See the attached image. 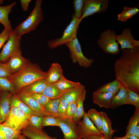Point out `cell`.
I'll return each instance as SVG.
<instances>
[{"label": "cell", "instance_id": "c3c4849f", "mask_svg": "<svg viewBox=\"0 0 139 139\" xmlns=\"http://www.w3.org/2000/svg\"><path fill=\"white\" fill-rule=\"evenodd\" d=\"M17 139H28V138H26V137L24 135L23 136H21L19 138Z\"/></svg>", "mask_w": 139, "mask_h": 139}, {"label": "cell", "instance_id": "5bb4252c", "mask_svg": "<svg viewBox=\"0 0 139 139\" xmlns=\"http://www.w3.org/2000/svg\"><path fill=\"white\" fill-rule=\"evenodd\" d=\"M12 93L3 91L0 98V123L2 124L6 120L9 114L11 107L10 101Z\"/></svg>", "mask_w": 139, "mask_h": 139}, {"label": "cell", "instance_id": "7bdbcfd3", "mask_svg": "<svg viewBox=\"0 0 139 139\" xmlns=\"http://www.w3.org/2000/svg\"><path fill=\"white\" fill-rule=\"evenodd\" d=\"M11 32L4 28L0 33V50L4 43L8 40Z\"/></svg>", "mask_w": 139, "mask_h": 139}, {"label": "cell", "instance_id": "1f68e13d", "mask_svg": "<svg viewBox=\"0 0 139 139\" xmlns=\"http://www.w3.org/2000/svg\"><path fill=\"white\" fill-rule=\"evenodd\" d=\"M139 123V110H135L129 120L126 128V134L125 136L127 137L133 134Z\"/></svg>", "mask_w": 139, "mask_h": 139}, {"label": "cell", "instance_id": "f6af8a7d", "mask_svg": "<svg viewBox=\"0 0 139 139\" xmlns=\"http://www.w3.org/2000/svg\"><path fill=\"white\" fill-rule=\"evenodd\" d=\"M87 139H110L103 135H93L89 137Z\"/></svg>", "mask_w": 139, "mask_h": 139}, {"label": "cell", "instance_id": "8d00e7d4", "mask_svg": "<svg viewBox=\"0 0 139 139\" xmlns=\"http://www.w3.org/2000/svg\"><path fill=\"white\" fill-rule=\"evenodd\" d=\"M43 117L32 115L30 117L29 125L38 129L42 130V121Z\"/></svg>", "mask_w": 139, "mask_h": 139}, {"label": "cell", "instance_id": "e575fe53", "mask_svg": "<svg viewBox=\"0 0 139 139\" xmlns=\"http://www.w3.org/2000/svg\"><path fill=\"white\" fill-rule=\"evenodd\" d=\"M126 89L128 104L134 106L136 110H139V94L129 89Z\"/></svg>", "mask_w": 139, "mask_h": 139}, {"label": "cell", "instance_id": "f546056e", "mask_svg": "<svg viewBox=\"0 0 139 139\" xmlns=\"http://www.w3.org/2000/svg\"><path fill=\"white\" fill-rule=\"evenodd\" d=\"M41 93L46 97L50 100H53L59 99L65 93L58 91L53 84H50Z\"/></svg>", "mask_w": 139, "mask_h": 139}, {"label": "cell", "instance_id": "8992f818", "mask_svg": "<svg viewBox=\"0 0 139 139\" xmlns=\"http://www.w3.org/2000/svg\"><path fill=\"white\" fill-rule=\"evenodd\" d=\"M116 36L115 31L106 29L101 33L97 41L98 45L105 53L116 55L120 52Z\"/></svg>", "mask_w": 139, "mask_h": 139}, {"label": "cell", "instance_id": "d6a6232c", "mask_svg": "<svg viewBox=\"0 0 139 139\" xmlns=\"http://www.w3.org/2000/svg\"><path fill=\"white\" fill-rule=\"evenodd\" d=\"M86 114L88 117L95 125L98 129L102 133V121L99 112L94 109H91L89 110Z\"/></svg>", "mask_w": 139, "mask_h": 139}, {"label": "cell", "instance_id": "d4e9b609", "mask_svg": "<svg viewBox=\"0 0 139 139\" xmlns=\"http://www.w3.org/2000/svg\"><path fill=\"white\" fill-rule=\"evenodd\" d=\"M59 99L50 100L43 107L45 116H49L58 118V110Z\"/></svg>", "mask_w": 139, "mask_h": 139}, {"label": "cell", "instance_id": "ba28073f", "mask_svg": "<svg viewBox=\"0 0 139 139\" xmlns=\"http://www.w3.org/2000/svg\"><path fill=\"white\" fill-rule=\"evenodd\" d=\"M21 37L14 30L11 32L7 42L0 53V62L4 63L7 62L13 55L21 51L20 48Z\"/></svg>", "mask_w": 139, "mask_h": 139}, {"label": "cell", "instance_id": "681fc988", "mask_svg": "<svg viewBox=\"0 0 139 139\" xmlns=\"http://www.w3.org/2000/svg\"><path fill=\"white\" fill-rule=\"evenodd\" d=\"M112 139H122L121 137H114Z\"/></svg>", "mask_w": 139, "mask_h": 139}, {"label": "cell", "instance_id": "4dcf8cb0", "mask_svg": "<svg viewBox=\"0 0 139 139\" xmlns=\"http://www.w3.org/2000/svg\"><path fill=\"white\" fill-rule=\"evenodd\" d=\"M86 92L77 101V105L76 111L74 117L72 119L73 121L76 124L81 121V119L83 117L85 112L83 108V102L85 99Z\"/></svg>", "mask_w": 139, "mask_h": 139}, {"label": "cell", "instance_id": "2e32d148", "mask_svg": "<svg viewBox=\"0 0 139 139\" xmlns=\"http://www.w3.org/2000/svg\"><path fill=\"white\" fill-rule=\"evenodd\" d=\"M116 94L108 92H94L92 95L93 103L100 107L110 108L112 100Z\"/></svg>", "mask_w": 139, "mask_h": 139}, {"label": "cell", "instance_id": "f35d334b", "mask_svg": "<svg viewBox=\"0 0 139 139\" xmlns=\"http://www.w3.org/2000/svg\"><path fill=\"white\" fill-rule=\"evenodd\" d=\"M85 0H74L73 4L76 18L81 19L82 15V10Z\"/></svg>", "mask_w": 139, "mask_h": 139}, {"label": "cell", "instance_id": "7c38bea8", "mask_svg": "<svg viewBox=\"0 0 139 139\" xmlns=\"http://www.w3.org/2000/svg\"><path fill=\"white\" fill-rule=\"evenodd\" d=\"M116 39L118 44L120 45V49L139 48V41L134 38L130 28H124L121 34L117 35Z\"/></svg>", "mask_w": 139, "mask_h": 139}, {"label": "cell", "instance_id": "f907efd6", "mask_svg": "<svg viewBox=\"0 0 139 139\" xmlns=\"http://www.w3.org/2000/svg\"><path fill=\"white\" fill-rule=\"evenodd\" d=\"M122 139H129L125 136H124L121 137Z\"/></svg>", "mask_w": 139, "mask_h": 139}, {"label": "cell", "instance_id": "9c48e42d", "mask_svg": "<svg viewBox=\"0 0 139 139\" xmlns=\"http://www.w3.org/2000/svg\"><path fill=\"white\" fill-rule=\"evenodd\" d=\"M109 6L108 0H85L82 10L81 19L96 13H101L106 11Z\"/></svg>", "mask_w": 139, "mask_h": 139}, {"label": "cell", "instance_id": "e0dca14e", "mask_svg": "<svg viewBox=\"0 0 139 139\" xmlns=\"http://www.w3.org/2000/svg\"><path fill=\"white\" fill-rule=\"evenodd\" d=\"M49 84L46 78L39 80L22 88L17 94L41 93Z\"/></svg>", "mask_w": 139, "mask_h": 139}, {"label": "cell", "instance_id": "603a6c76", "mask_svg": "<svg viewBox=\"0 0 139 139\" xmlns=\"http://www.w3.org/2000/svg\"><path fill=\"white\" fill-rule=\"evenodd\" d=\"M99 112L102 121V134L104 136L112 139L115 131L112 128L111 122L105 112Z\"/></svg>", "mask_w": 139, "mask_h": 139}, {"label": "cell", "instance_id": "816d5d0a", "mask_svg": "<svg viewBox=\"0 0 139 139\" xmlns=\"http://www.w3.org/2000/svg\"><path fill=\"white\" fill-rule=\"evenodd\" d=\"M4 0H0V5L2 4L3 3Z\"/></svg>", "mask_w": 139, "mask_h": 139}, {"label": "cell", "instance_id": "db71d44e", "mask_svg": "<svg viewBox=\"0 0 139 139\" xmlns=\"http://www.w3.org/2000/svg\"><path fill=\"white\" fill-rule=\"evenodd\" d=\"M1 91V90H0V91Z\"/></svg>", "mask_w": 139, "mask_h": 139}, {"label": "cell", "instance_id": "7a4b0ae2", "mask_svg": "<svg viewBox=\"0 0 139 139\" xmlns=\"http://www.w3.org/2000/svg\"><path fill=\"white\" fill-rule=\"evenodd\" d=\"M47 72L43 71L37 64L28 60L24 66L8 79L14 84L18 93L21 89L37 81L46 79Z\"/></svg>", "mask_w": 139, "mask_h": 139}, {"label": "cell", "instance_id": "cb8c5ba5", "mask_svg": "<svg viewBox=\"0 0 139 139\" xmlns=\"http://www.w3.org/2000/svg\"><path fill=\"white\" fill-rule=\"evenodd\" d=\"M125 104H128L127 92L126 89L122 86L113 98L110 108L114 109Z\"/></svg>", "mask_w": 139, "mask_h": 139}, {"label": "cell", "instance_id": "5b68a950", "mask_svg": "<svg viewBox=\"0 0 139 139\" xmlns=\"http://www.w3.org/2000/svg\"><path fill=\"white\" fill-rule=\"evenodd\" d=\"M30 117L18 107H12L7 118L2 124L16 131L21 132L22 129L29 125Z\"/></svg>", "mask_w": 139, "mask_h": 139}, {"label": "cell", "instance_id": "ac0fdd59", "mask_svg": "<svg viewBox=\"0 0 139 139\" xmlns=\"http://www.w3.org/2000/svg\"><path fill=\"white\" fill-rule=\"evenodd\" d=\"M16 3V2L15 1L10 4L0 6V23L4 26L5 29L10 32H12L13 30L9 19L8 15Z\"/></svg>", "mask_w": 139, "mask_h": 139}, {"label": "cell", "instance_id": "ffe728a7", "mask_svg": "<svg viewBox=\"0 0 139 139\" xmlns=\"http://www.w3.org/2000/svg\"><path fill=\"white\" fill-rule=\"evenodd\" d=\"M47 73L46 79L49 84H54L63 75L61 66L59 64L55 63L51 64Z\"/></svg>", "mask_w": 139, "mask_h": 139}, {"label": "cell", "instance_id": "bcb514c9", "mask_svg": "<svg viewBox=\"0 0 139 139\" xmlns=\"http://www.w3.org/2000/svg\"><path fill=\"white\" fill-rule=\"evenodd\" d=\"M133 134L139 138V123L138 124Z\"/></svg>", "mask_w": 139, "mask_h": 139}, {"label": "cell", "instance_id": "ee69618b", "mask_svg": "<svg viewBox=\"0 0 139 139\" xmlns=\"http://www.w3.org/2000/svg\"><path fill=\"white\" fill-rule=\"evenodd\" d=\"M31 0H20V4L21 8L24 12L26 11L28 9L29 4Z\"/></svg>", "mask_w": 139, "mask_h": 139}, {"label": "cell", "instance_id": "60d3db41", "mask_svg": "<svg viewBox=\"0 0 139 139\" xmlns=\"http://www.w3.org/2000/svg\"><path fill=\"white\" fill-rule=\"evenodd\" d=\"M28 94L35 99L43 107L50 100L46 97L41 93H34Z\"/></svg>", "mask_w": 139, "mask_h": 139}, {"label": "cell", "instance_id": "3957f363", "mask_svg": "<svg viewBox=\"0 0 139 139\" xmlns=\"http://www.w3.org/2000/svg\"><path fill=\"white\" fill-rule=\"evenodd\" d=\"M41 0L36 1L34 7L28 17L14 30L21 36L35 30L44 19Z\"/></svg>", "mask_w": 139, "mask_h": 139}, {"label": "cell", "instance_id": "9a60e30c", "mask_svg": "<svg viewBox=\"0 0 139 139\" xmlns=\"http://www.w3.org/2000/svg\"><path fill=\"white\" fill-rule=\"evenodd\" d=\"M16 95L31 109L35 115L41 117L45 116L43 107L29 95L27 94L18 93Z\"/></svg>", "mask_w": 139, "mask_h": 139}, {"label": "cell", "instance_id": "277c9868", "mask_svg": "<svg viewBox=\"0 0 139 139\" xmlns=\"http://www.w3.org/2000/svg\"><path fill=\"white\" fill-rule=\"evenodd\" d=\"M82 20L76 18L74 13H73L70 23L64 31L61 37L48 41V47L51 49H54L66 44L76 37L79 25Z\"/></svg>", "mask_w": 139, "mask_h": 139}, {"label": "cell", "instance_id": "d590c367", "mask_svg": "<svg viewBox=\"0 0 139 139\" xmlns=\"http://www.w3.org/2000/svg\"><path fill=\"white\" fill-rule=\"evenodd\" d=\"M63 95L59 98L58 113V118H64L69 103Z\"/></svg>", "mask_w": 139, "mask_h": 139}, {"label": "cell", "instance_id": "8fae6325", "mask_svg": "<svg viewBox=\"0 0 139 139\" xmlns=\"http://www.w3.org/2000/svg\"><path fill=\"white\" fill-rule=\"evenodd\" d=\"M58 119L59 127L64 135L63 139H78L81 137L79 133L77 124L72 120L66 118H58Z\"/></svg>", "mask_w": 139, "mask_h": 139}, {"label": "cell", "instance_id": "52a82bcc", "mask_svg": "<svg viewBox=\"0 0 139 139\" xmlns=\"http://www.w3.org/2000/svg\"><path fill=\"white\" fill-rule=\"evenodd\" d=\"M66 45L69 49L73 63H77L80 66L85 68L91 67L94 60L93 58H88L84 55L77 37Z\"/></svg>", "mask_w": 139, "mask_h": 139}, {"label": "cell", "instance_id": "83f0119b", "mask_svg": "<svg viewBox=\"0 0 139 139\" xmlns=\"http://www.w3.org/2000/svg\"><path fill=\"white\" fill-rule=\"evenodd\" d=\"M139 12L138 8L136 6L132 7L125 6L122 12L117 15V20L122 22H126Z\"/></svg>", "mask_w": 139, "mask_h": 139}, {"label": "cell", "instance_id": "f1b7e54d", "mask_svg": "<svg viewBox=\"0 0 139 139\" xmlns=\"http://www.w3.org/2000/svg\"><path fill=\"white\" fill-rule=\"evenodd\" d=\"M21 132L16 131L0 123V139H17L21 135Z\"/></svg>", "mask_w": 139, "mask_h": 139}, {"label": "cell", "instance_id": "f5cc1de1", "mask_svg": "<svg viewBox=\"0 0 139 139\" xmlns=\"http://www.w3.org/2000/svg\"><path fill=\"white\" fill-rule=\"evenodd\" d=\"M78 139H82L81 138V137L79 138Z\"/></svg>", "mask_w": 139, "mask_h": 139}, {"label": "cell", "instance_id": "74e56055", "mask_svg": "<svg viewBox=\"0 0 139 139\" xmlns=\"http://www.w3.org/2000/svg\"><path fill=\"white\" fill-rule=\"evenodd\" d=\"M42 124V127L46 126H59L58 118L49 116H44L43 117Z\"/></svg>", "mask_w": 139, "mask_h": 139}, {"label": "cell", "instance_id": "b9f144b4", "mask_svg": "<svg viewBox=\"0 0 139 139\" xmlns=\"http://www.w3.org/2000/svg\"><path fill=\"white\" fill-rule=\"evenodd\" d=\"M12 75L6 63L0 62V77L8 78Z\"/></svg>", "mask_w": 139, "mask_h": 139}, {"label": "cell", "instance_id": "4316f807", "mask_svg": "<svg viewBox=\"0 0 139 139\" xmlns=\"http://www.w3.org/2000/svg\"><path fill=\"white\" fill-rule=\"evenodd\" d=\"M10 107H16L22 110L27 115L31 117L35 115L31 109L20 99L16 94L12 95L10 101Z\"/></svg>", "mask_w": 139, "mask_h": 139}, {"label": "cell", "instance_id": "30bf717a", "mask_svg": "<svg viewBox=\"0 0 139 139\" xmlns=\"http://www.w3.org/2000/svg\"><path fill=\"white\" fill-rule=\"evenodd\" d=\"M83 120L77 124L78 130L82 139H87L93 135H103L94 124L85 112Z\"/></svg>", "mask_w": 139, "mask_h": 139}, {"label": "cell", "instance_id": "7402d4cb", "mask_svg": "<svg viewBox=\"0 0 139 139\" xmlns=\"http://www.w3.org/2000/svg\"><path fill=\"white\" fill-rule=\"evenodd\" d=\"M86 92L85 86L81 84L65 93L63 96L69 103H70L77 101Z\"/></svg>", "mask_w": 139, "mask_h": 139}, {"label": "cell", "instance_id": "836d02e7", "mask_svg": "<svg viewBox=\"0 0 139 139\" xmlns=\"http://www.w3.org/2000/svg\"><path fill=\"white\" fill-rule=\"evenodd\" d=\"M0 90L2 91H8L12 94L16 92L14 84L6 77H0Z\"/></svg>", "mask_w": 139, "mask_h": 139}, {"label": "cell", "instance_id": "6da1fadb", "mask_svg": "<svg viewBox=\"0 0 139 139\" xmlns=\"http://www.w3.org/2000/svg\"><path fill=\"white\" fill-rule=\"evenodd\" d=\"M122 50L114 64L116 79L125 88L139 94V48Z\"/></svg>", "mask_w": 139, "mask_h": 139}, {"label": "cell", "instance_id": "44dd1931", "mask_svg": "<svg viewBox=\"0 0 139 139\" xmlns=\"http://www.w3.org/2000/svg\"><path fill=\"white\" fill-rule=\"evenodd\" d=\"M80 84L79 82L68 80L63 75L57 82L53 84L58 91L65 93Z\"/></svg>", "mask_w": 139, "mask_h": 139}, {"label": "cell", "instance_id": "d6986e66", "mask_svg": "<svg viewBox=\"0 0 139 139\" xmlns=\"http://www.w3.org/2000/svg\"><path fill=\"white\" fill-rule=\"evenodd\" d=\"M21 132L24 136L31 139H57L50 136L42 130L36 129L29 125L22 129Z\"/></svg>", "mask_w": 139, "mask_h": 139}, {"label": "cell", "instance_id": "ab89813d", "mask_svg": "<svg viewBox=\"0 0 139 139\" xmlns=\"http://www.w3.org/2000/svg\"><path fill=\"white\" fill-rule=\"evenodd\" d=\"M77 101L69 103L64 118L72 120L75 114Z\"/></svg>", "mask_w": 139, "mask_h": 139}, {"label": "cell", "instance_id": "7dc6e473", "mask_svg": "<svg viewBox=\"0 0 139 139\" xmlns=\"http://www.w3.org/2000/svg\"><path fill=\"white\" fill-rule=\"evenodd\" d=\"M127 137L129 139H139V138L133 134Z\"/></svg>", "mask_w": 139, "mask_h": 139}, {"label": "cell", "instance_id": "484cf974", "mask_svg": "<svg viewBox=\"0 0 139 139\" xmlns=\"http://www.w3.org/2000/svg\"><path fill=\"white\" fill-rule=\"evenodd\" d=\"M123 86L116 79L114 81L104 84L95 91L97 92H108L116 94Z\"/></svg>", "mask_w": 139, "mask_h": 139}, {"label": "cell", "instance_id": "4fadbf2b", "mask_svg": "<svg viewBox=\"0 0 139 139\" xmlns=\"http://www.w3.org/2000/svg\"><path fill=\"white\" fill-rule=\"evenodd\" d=\"M28 59L22 55V51H19L13 55L6 62L12 74L21 69L25 65Z\"/></svg>", "mask_w": 139, "mask_h": 139}]
</instances>
